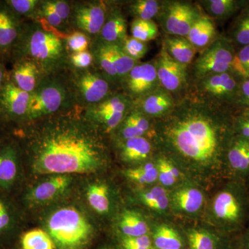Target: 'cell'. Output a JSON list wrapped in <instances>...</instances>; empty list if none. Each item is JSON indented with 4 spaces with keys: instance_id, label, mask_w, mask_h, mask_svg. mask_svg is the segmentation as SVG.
Here are the masks:
<instances>
[{
    "instance_id": "681fc988",
    "label": "cell",
    "mask_w": 249,
    "mask_h": 249,
    "mask_svg": "<svg viewBox=\"0 0 249 249\" xmlns=\"http://www.w3.org/2000/svg\"><path fill=\"white\" fill-rule=\"evenodd\" d=\"M69 61L77 70H87L93 64V56L91 52H77L69 56Z\"/></svg>"
},
{
    "instance_id": "db71d44e",
    "label": "cell",
    "mask_w": 249,
    "mask_h": 249,
    "mask_svg": "<svg viewBox=\"0 0 249 249\" xmlns=\"http://www.w3.org/2000/svg\"><path fill=\"white\" fill-rule=\"evenodd\" d=\"M11 133V128L0 112V140Z\"/></svg>"
},
{
    "instance_id": "6da1fadb",
    "label": "cell",
    "mask_w": 249,
    "mask_h": 249,
    "mask_svg": "<svg viewBox=\"0 0 249 249\" xmlns=\"http://www.w3.org/2000/svg\"><path fill=\"white\" fill-rule=\"evenodd\" d=\"M234 118L205 100L186 99L153 120L148 138L188 179L206 191L227 180L226 155Z\"/></svg>"
},
{
    "instance_id": "f546056e",
    "label": "cell",
    "mask_w": 249,
    "mask_h": 249,
    "mask_svg": "<svg viewBox=\"0 0 249 249\" xmlns=\"http://www.w3.org/2000/svg\"><path fill=\"white\" fill-rule=\"evenodd\" d=\"M218 37L213 19L202 14L192 26L186 38L197 52L204 51Z\"/></svg>"
},
{
    "instance_id": "3957f363",
    "label": "cell",
    "mask_w": 249,
    "mask_h": 249,
    "mask_svg": "<svg viewBox=\"0 0 249 249\" xmlns=\"http://www.w3.org/2000/svg\"><path fill=\"white\" fill-rule=\"evenodd\" d=\"M249 220V191L247 183L227 179L209 197L201 222L218 231L236 237Z\"/></svg>"
},
{
    "instance_id": "603a6c76",
    "label": "cell",
    "mask_w": 249,
    "mask_h": 249,
    "mask_svg": "<svg viewBox=\"0 0 249 249\" xmlns=\"http://www.w3.org/2000/svg\"><path fill=\"white\" fill-rule=\"evenodd\" d=\"M176 106L171 93L160 88L140 99L133 101L132 107L152 120L168 115Z\"/></svg>"
},
{
    "instance_id": "f1b7e54d",
    "label": "cell",
    "mask_w": 249,
    "mask_h": 249,
    "mask_svg": "<svg viewBox=\"0 0 249 249\" xmlns=\"http://www.w3.org/2000/svg\"><path fill=\"white\" fill-rule=\"evenodd\" d=\"M153 120L132 107L121 123L118 130L119 142L129 139L145 137L148 138L152 128Z\"/></svg>"
},
{
    "instance_id": "c3c4849f",
    "label": "cell",
    "mask_w": 249,
    "mask_h": 249,
    "mask_svg": "<svg viewBox=\"0 0 249 249\" xmlns=\"http://www.w3.org/2000/svg\"><path fill=\"white\" fill-rule=\"evenodd\" d=\"M42 2L47 7L58 15L64 22L66 23L71 18L72 6L68 1L62 0H48L42 1Z\"/></svg>"
},
{
    "instance_id": "7bdbcfd3",
    "label": "cell",
    "mask_w": 249,
    "mask_h": 249,
    "mask_svg": "<svg viewBox=\"0 0 249 249\" xmlns=\"http://www.w3.org/2000/svg\"><path fill=\"white\" fill-rule=\"evenodd\" d=\"M230 71L240 81L249 78V45L236 51Z\"/></svg>"
},
{
    "instance_id": "7402d4cb",
    "label": "cell",
    "mask_w": 249,
    "mask_h": 249,
    "mask_svg": "<svg viewBox=\"0 0 249 249\" xmlns=\"http://www.w3.org/2000/svg\"><path fill=\"white\" fill-rule=\"evenodd\" d=\"M150 235L155 249H188L181 227L165 219H156L151 222Z\"/></svg>"
},
{
    "instance_id": "d4e9b609",
    "label": "cell",
    "mask_w": 249,
    "mask_h": 249,
    "mask_svg": "<svg viewBox=\"0 0 249 249\" xmlns=\"http://www.w3.org/2000/svg\"><path fill=\"white\" fill-rule=\"evenodd\" d=\"M11 62L13 67L9 71L10 81L23 91L34 92L44 77L37 64L26 57L15 59Z\"/></svg>"
},
{
    "instance_id": "8992f818",
    "label": "cell",
    "mask_w": 249,
    "mask_h": 249,
    "mask_svg": "<svg viewBox=\"0 0 249 249\" xmlns=\"http://www.w3.org/2000/svg\"><path fill=\"white\" fill-rule=\"evenodd\" d=\"M52 75L44 76L35 91L31 93L27 124L73 106L70 103L73 97L70 88Z\"/></svg>"
},
{
    "instance_id": "ac0fdd59",
    "label": "cell",
    "mask_w": 249,
    "mask_h": 249,
    "mask_svg": "<svg viewBox=\"0 0 249 249\" xmlns=\"http://www.w3.org/2000/svg\"><path fill=\"white\" fill-rule=\"evenodd\" d=\"M71 181L70 175H53L25 191L21 198V202L25 207L29 208L49 203L63 194Z\"/></svg>"
},
{
    "instance_id": "484cf974",
    "label": "cell",
    "mask_w": 249,
    "mask_h": 249,
    "mask_svg": "<svg viewBox=\"0 0 249 249\" xmlns=\"http://www.w3.org/2000/svg\"><path fill=\"white\" fill-rule=\"evenodd\" d=\"M9 195L0 191V249L14 247L18 240V214Z\"/></svg>"
},
{
    "instance_id": "816d5d0a",
    "label": "cell",
    "mask_w": 249,
    "mask_h": 249,
    "mask_svg": "<svg viewBox=\"0 0 249 249\" xmlns=\"http://www.w3.org/2000/svg\"><path fill=\"white\" fill-rule=\"evenodd\" d=\"M236 103L249 108V78L241 80Z\"/></svg>"
},
{
    "instance_id": "f907efd6",
    "label": "cell",
    "mask_w": 249,
    "mask_h": 249,
    "mask_svg": "<svg viewBox=\"0 0 249 249\" xmlns=\"http://www.w3.org/2000/svg\"><path fill=\"white\" fill-rule=\"evenodd\" d=\"M235 134L249 142V117L240 115L234 118Z\"/></svg>"
},
{
    "instance_id": "f6af8a7d",
    "label": "cell",
    "mask_w": 249,
    "mask_h": 249,
    "mask_svg": "<svg viewBox=\"0 0 249 249\" xmlns=\"http://www.w3.org/2000/svg\"><path fill=\"white\" fill-rule=\"evenodd\" d=\"M121 48L130 58L139 61L146 55L148 46L147 42L137 40L132 36H127Z\"/></svg>"
},
{
    "instance_id": "ba28073f",
    "label": "cell",
    "mask_w": 249,
    "mask_h": 249,
    "mask_svg": "<svg viewBox=\"0 0 249 249\" xmlns=\"http://www.w3.org/2000/svg\"><path fill=\"white\" fill-rule=\"evenodd\" d=\"M169 199L172 215L201 221L209 197L204 188L186 179L170 191Z\"/></svg>"
},
{
    "instance_id": "4dcf8cb0",
    "label": "cell",
    "mask_w": 249,
    "mask_h": 249,
    "mask_svg": "<svg viewBox=\"0 0 249 249\" xmlns=\"http://www.w3.org/2000/svg\"><path fill=\"white\" fill-rule=\"evenodd\" d=\"M150 224L146 217L135 210H124L118 221L119 236L139 237L150 235Z\"/></svg>"
},
{
    "instance_id": "9f6ffc18",
    "label": "cell",
    "mask_w": 249,
    "mask_h": 249,
    "mask_svg": "<svg viewBox=\"0 0 249 249\" xmlns=\"http://www.w3.org/2000/svg\"><path fill=\"white\" fill-rule=\"evenodd\" d=\"M98 249H121L119 245L116 243H107L103 245Z\"/></svg>"
},
{
    "instance_id": "7c38bea8",
    "label": "cell",
    "mask_w": 249,
    "mask_h": 249,
    "mask_svg": "<svg viewBox=\"0 0 249 249\" xmlns=\"http://www.w3.org/2000/svg\"><path fill=\"white\" fill-rule=\"evenodd\" d=\"M22 152L13 134L0 140V191L11 195L22 178Z\"/></svg>"
},
{
    "instance_id": "e575fe53",
    "label": "cell",
    "mask_w": 249,
    "mask_h": 249,
    "mask_svg": "<svg viewBox=\"0 0 249 249\" xmlns=\"http://www.w3.org/2000/svg\"><path fill=\"white\" fill-rule=\"evenodd\" d=\"M93 60L97 64L103 74L110 82L118 81L115 65L110 47L96 39L91 46Z\"/></svg>"
},
{
    "instance_id": "d6986e66",
    "label": "cell",
    "mask_w": 249,
    "mask_h": 249,
    "mask_svg": "<svg viewBox=\"0 0 249 249\" xmlns=\"http://www.w3.org/2000/svg\"><path fill=\"white\" fill-rule=\"evenodd\" d=\"M22 18L15 14L5 1H0V60H11L17 45L23 25Z\"/></svg>"
},
{
    "instance_id": "74e56055",
    "label": "cell",
    "mask_w": 249,
    "mask_h": 249,
    "mask_svg": "<svg viewBox=\"0 0 249 249\" xmlns=\"http://www.w3.org/2000/svg\"><path fill=\"white\" fill-rule=\"evenodd\" d=\"M229 38L234 47L239 49L249 45V1L245 3L240 14L232 22Z\"/></svg>"
},
{
    "instance_id": "ab89813d",
    "label": "cell",
    "mask_w": 249,
    "mask_h": 249,
    "mask_svg": "<svg viewBox=\"0 0 249 249\" xmlns=\"http://www.w3.org/2000/svg\"><path fill=\"white\" fill-rule=\"evenodd\" d=\"M163 3L158 0H137L129 4L127 9L134 19L153 20L160 14Z\"/></svg>"
},
{
    "instance_id": "44dd1931",
    "label": "cell",
    "mask_w": 249,
    "mask_h": 249,
    "mask_svg": "<svg viewBox=\"0 0 249 249\" xmlns=\"http://www.w3.org/2000/svg\"><path fill=\"white\" fill-rule=\"evenodd\" d=\"M240 80L231 72L211 75L199 80L203 92L220 101L235 102Z\"/></svg>"
},
{
    "instance_id": "ffe728a7",
    "label": "cell",
    "mask_w": 249,
    "mask_h": 249,
    "mask_svg": "<svg viewBox=\"0 0 249 249\" xmlns=\"http://www.w3.org/2000/svg\"><path fill=\"white\" fill-rule=\"evenodd\" d=\"M227 179L249 181V142L234 134L226 155Z\"/></svg>"
},
{
    "instance_id": "60d3db41",
    "label": "cell",
    "mask_w": 249,
    "mask_h": 249,
    "mask_svg": "<svg viewBox=\"0 0 249 249\" xmlns=\"http://www.w3.org/2000/svg\"><path fill=\"white\" fill-rule=\"evenodd\" d=\"M130 33L134 38L147 42L158 37L160 29L154 20L134 19L130 24Z\"/></svg>"
},
{
    "instance_id": "1f68e13d",
    "label": "cell",
    "mask_w": 249,
    "mask_h": 249,
    "mask_svg": "<svg viewBox=\"0 0 249 249\" xmlns=\"http://www.w3.org/2000/svg\"><path fill=\"white\" fill-rule=\"evenodd\" d=\"M153 160L158 170V183L168 191H171L188 179L166 156L156 152Z\"/></svg>"
},
{
    "instance_id": "836d02e7",
    "label": "cell",
    "mask_w": 249,
    "mask_h": 249,
    "mask_svg": "<svg viewBox=\"0 0 249 249\" xmlns=\"http://www.w3.org/2000/svg\"><path fill=\"white\" fill-rule=\"evenodd\" d=\"M246 1L237 0H204L199 5L212 19L225 20L242 9Z\"/></svg>"
},
{
    "instance_id": "680465c9",
    "label": "cell",
    "mask_w": 249,
    "mask_h": 249,
    "mask_svg": "<svg viewBox=\"0 0 249 249\" xmlns=\"http://www.w3.org/2000/svg\"><path fill=\"white\" fill-rule=\"evenodd\" d=\"M17 249L16 248H15V247H11V248H7V249Z\"/></svg>"
},
{
    "instance_id": "9a60e30c",
    "label": "cell",
    "mask_w": 249,
    "mask_h": 249,
    "mask_svg": "<svg viewBox=\"0 0 249 249\" xmlns=\"http://www.w3.org/2000/svg\"><path fill=\"white\" fill-rule=\"evenodd\" d=\"M121 83L124 94L133 101L158 89L160 87L155 61L139 62Z\"/></svg>"
},
{
    "instance_id": "d590c367",
    "label": "cell",
    "mask_w": 249,
    "mask_h": 249,
    "mask_svg": "<svg viewBox=\"0 0 249 249\" xmlns=\"http://www.w3.org/2000/svg\"><path fill=\"white\" fill-rule=\"evenodd\" d=\"M87 199L91 208L98 214L109 213L112 208L110 190L103 183H93L88 188Z\"/></svg>"
},
{
    "instance_id": "9c48e42d",
    "label": "cell",
    "mask_w": 249,
    "mask_h": 249,
    "mask_svg": "<svg viewBox=\"0 0 249 249\" xmlns=\"http://www.w3.org/2000/svg\"><path fill=\"white\" fill-rule=\"evenodd\" d=\"M235 52L229 37L218 36L195 62V76L200 80L211 75L230 71Z\"/></svg>"
},
{
    "instance_id": "e0dca14e",
    "label": "cell",
    "mask_w": 249,
    "mask_h": 249,
    "mask_svg": "<svg viewBox=\"0 0 249 249\" xmlns=\"http://www.w3.org/2000/svg\"><path fill=\"white\" fill-rule=\"evenodd\" d=\"M154 61L160 88L170 93L178 92L184 88L188 66L175 61L163 45Z\"/></svg>"
},
{
    "instance_id": "4316f807",
    "label": "cell",
    "mask_w": 249,
    "mask_h": 249,
    "mask_svg": "<svg viewBox=\"0 0 249 249\" xmlns=\"http://www.w3.org/2000/svg\"><path fill=\"white\" fill-rule=\"evenodd\" d=\"M155 147L150 139L145 137L129 139L121 142V160L129 164L137 165L153 160Z\"/></svg>"
},
{
    "instance_id": "7a4b0ae2",
    "label": "cell",
    "mask_w": 249,
    "mask_h": 249,
    "mask_svg": "<svg viewBox=\"0 0 249 249\" xmlns=\"http://www.w3.org/2000/svg\"><path fill=\"white\" fill-rule=\"evenodd\" d=\"M75 105L48 116L39 128L20 129L14 135L20 144L33 173L70 175L95 173L107 164V152L98 129L80 114Z\"/></svg>"
},
{
    "instance_id": "f5cc1de1",
    "label": "cell",
    "mask_w": 249,
    "mask_h": 249,
    "mask_svg": "<svg viewBox=\"0 0 249 249\" xmlns=\"http://www.w3.org/2000/svg\"><path fill=\"white\" fill-rule=\"evenodd\" d=\"M234 249H249V226L235 237Z\"/></svg>"
},
{
    "instance_id": "8d00e7d4",
    "label": "cell",
    "mask_w": 249,
    "mask_h": 249,
    "mask_svg": "<svg viewBox=\"0 0 249 249\" xmlns=\"http://www.w3.org/2000/svg\"><path fill=\"white\" fill-rule=\"evenodd\" d=\"M124 175L131 182L142 188L158 183V170L154 160L127 168L124 170Z\"/></svg>"
},
{
    "instance_id": "277c9868",
    "label": "cell",
    "mask_w": 249,
    "mask_h": 249,
    "mask_svg": "<svg viewBox=\"0 0 249 249\" xmlns=\"http://www.w3.org/2000/svg\"><path fill=\"white\" fill-rule=\"evenodd\" d=\"M66 42L60 36L37 22L24 23L20 37L14 49L11 61L26 57L37 64L42 76L54 74L69 60Z\"/></svg>"
},
{
    "instance_id": "d6a6232c",
    "label": "cell",
    "mask_w": 249,
    "mask_h": 249,
    "mask_svg": "<svg viewBox=\"0 0 249 249\" xmlns=\"http://www.w3.org/2000/svg\"><path fill=\"white\" fill-rule=\"evenodd\" d=\"M162 45L172 58L186 66L193 61L197 53L186 37L165 35Z\"/></svg>"
},
{
    "instance_id": "bcb514c9",
    "label": "cell",
    "mask_w": 249,
    "mask_h": 249,
    "mask_svg": "<svg viewBox=\"0 0 249 249\" xmlns=\"http://www.w3.org/2000/svg\"><path fill=\"white\" fill-rule=\"evenodd\" d=\"M116 244L121 249H155L150 235L139 237L119 236Z\"/></svg>"
},
{
    "instance_id": "6f0895ef",
    "label": "cell",
    "mask_w": 249,
    "mask_h": 249,
    "mask_svg": "<svg viewBox=\"0 0 249 249\" xmlns=\"http://www.w3.org/2000/svg\"><path fill=\"white\" fill-rule=\"evenodd\" d=\"M241 115H243L247 116V117H249V108H245V109H244V111H242Z\"/></svg>"
},
{
    "instance_id": "cb8c5ba5",
    "label": "cell",
    "mask_w": 249,
    "mask_h": 249,
    "mask_svg": "<svg viewBox=\"0 0 249 249\" xmlns=\"http://www.w3.org/2000/svg\"><path fill=\"white\" fill-rule=\"evenodd\" d=\"M170 191L159 183L142 187L137 191V199L157 219H167L172 215L170 209Z\"/></svg>"
},
{
    "instance_id": "30bf717a",
    "label": "cell",
    "mask_w": 249,
    "mask_h": 249,
    "mask_svg": "<svg viewBox=\"0 0 249 249\" xmlns=\"http://www.w3.org/2000/svg\"><path fill=\"white\" fill-rule=\"evenodd\" d=\"M202 14L199 6L188 1H163L156 19L165 35L186 37Z\"/></svg>"
},
{
    "instance_id": "ee69618b",
    "label": "cell",
    "mask_w": 249,
    "mask_h": 249,
    "mask_svg": "<svg viewBox=\"0 0 249 249\" xmlns=\"http://www.w3.org/2000/svg\"><path fill=\"white\" fill-rule=\"evenodd\" d=\"M40 1L37 0H6L5 2L19 17L30 18L35 20Z\"/></svg>"
},
{
    "instance_id": "5bb4252c",
    "label": "cell",
    "mask_w": 249,
    "mask_h": 249,
    "mask_svg": "<svg viewBox=\"0 0 249 249\" xmlns=\"http://www.w3.org/2000/svg\"><path fill=\"white\" fill-rule=\"evenodd\" d=\"M180 227L188 249H234L235 237L218 231L203 222Z\"/></svg>"
},
{
    "instance_id": "8fae6325",
    "label": "cell",
    "mask_w": 249,
    "mask_h": 249,
    "mask_svg": "<svg viewBox=\"0 0 249 249\" xmlns=\"http://www.w3.org/2000/svg\"><path fill=\"white\" fill-rule=\"evenodd\" d=\"M71 80L72 97L82 107L97 104L112 94L111 82L99 72L79 70L73 73Z\"/></svg>"
},
{
    "instance_id": "2e32d148",
    "label": "cell",
    "mask_w": 249,
    "mask_h": 249,
    "mask_svg": "<svg viewBox=\"0 0 249 249\" xmlns=\"http://www.w3.org/2000/svg\"><path fill=\"white\" fill-rule=\"evenodd\" d=\"M71 19L81 32L96 36L101 32L110 7L103 1L77 3L73 6Z\"/></svg>"
},
{
    "instance_id": "b9f144b4",
    "label": "cell",
    "mask_w": 249,
    "mask_h": 249,
    "mask_svg": "<svg viewBox=\"0 0 249 249\" xmlns=\"http://www.w3.org/2000/svg\"><path fill=\"white\" fill-rule=\"evenodd\" d=\"M109 45L110 47L111 53H112L113 58H114V65H115L116 73H117L118 81L122 83L123 80L128 75L131 70L140 62L130 58L123 50L120 46Z\"/></svg>"
},
{
    "instance_id": "52a82bcc",
    "label": "cell",
    "mask_w": 249,
    "mask_h": 249,
    "mask_svg": "<svg viewBox=\"0 0 249 249\" xmlns=\"http://www.w3.org/2000/svg\"><path fill=\"white\" fill-rule=\"evenodd\" d=\"M133 106V101L124 93H112L103 101L85 107V116L96 128L110 134L119 128Z\"/></svg>"
},
{
    "instance_id": "83f0119b",
    "label": "cell",
    "mask_w": 249,
    "mask_h": 249,
    "mask_svg": "<svg viewBox=\"0 0 249 249\" xmlns=\"http://www.w3.org/2000/svg\"><path fill=\"white\" fill-rule=\"evenodd\" d=\"M127 21L121 10L116 6L110 7L107 19L97 40L110 45H123L127 37Z\"/></svg>"
},
{
    "instance_id": "7dc6e473",
    "label": "cell",
    "mask_w": 249,
    "mask_h": 249,
    "mask_svg": "<svg viewBox=\"0 0 249 249\" xmlns=\"http://www.w3.org/2000/svg\"><path fill=\"white\" fill-rule=\"evenodd\" d=\"M65 42L68 51L70 50L72 53L88 51L89 45V37L81 31H76L67 36Z\"/></svg>"
},
{
    "instance_id": "f35d334b",
    "label": "cell",
    "mask_w": 249,
    "mask_h": 249,
    "mask_svg": "<svg viewBox=\"0 0 249 249\" xmlns=\"http://www.w3.org/2000/svg\"><path fill=\"white\" fill-rule=\"evenodd\" d=\"M17 249H55L53 240L45 231L33 229L23 232L17 240Z\"/></svg>"
},
{
    "instance_id": "11a10c76",
    "label": "cell",
    "mask_w": 249,
    "mask_h": 249,
    "mask_svg": "<svg viewBox=\"0 0 249 249\" xmlns=\"http://www.w3.org/2000/svg\"><path fill=\"white\" fill-rule=\"evenodd\" d=\"M9 79V71L6 70L4 62L0 60V91Z\"/></svg>"
},
{
    "instance_id": "5b68a950",
    "label": "cell",
    "mask_w": 249,
    "mask_h": 249,
    "mask_svg": "<svg viewBox=\"0 0 249 249\" xmlns=\"http://www.w3.org/2000/svg\"><path fill=\"white\" fill-rule=\"evenodd\" d=\"M47 232L55 249H86L94 235L93 227L86 217L71 206L61 208L51 214Z\"/></svg>"
},
{
    "instance_id": "4fadbf2b",
    "label": "cell",
    "mask_w": 249,
    "mask_h": 249,
    "mask_svg": "<svg viewBox=\"0 0 249 249\" xmlns=\"http://www.w3.org/2000/svg\"><path fill=\"white\" fill-rule=\"evenodd\" d=\"M31 93L23 91L9 79L0 91V112L11 132L28 124Z\"/></svg>"
}]
</instances>
